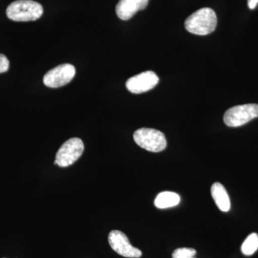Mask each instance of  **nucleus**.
<instances>
[{"label":"nucleus","instance_id":"f257e3e1","mask_svg":"<svg viewBox=\"0 0 258 258\" xmlns=\"http://www.w3.org/2000/svg\"><path fill=\"white\" fill-rule=\"evenodd\" d=\"M217 24V15L210 8L198 10L185 21V28L188 32L198 35H207L215 31Z\"/></svg>","mask_w":258,"mask_h":258},{"label":"nucleus","instance_id":"f03ea898","mask_svg":"<svg viewBox=\"0 0 258 258\" xmlns=\"http://www.w3.org/2000/svg\"><path fill=\"white\" fill-rule=\"evenodd\" d=\"M42 13V5L32 0H18L11 3L6 10L8 18L15 22L35 21Z\"/></svg>","mask_w":258,"mask_h":258},{"label":"nucleus","instance_id":"7ed1b4c3","mask_svg":"<svg viewBox=\"0 0 258 258\" xmlns=\"http://www.w3.org/2000/svg\"><path fill=\"white\" fill-rule=\"evenodd\" d=\"M134 139L137 145L149 152H162L167 146L164 134L156 129L139 128L134 132Z\"/></svg>","mask_w":258,"mask_h":258},{"label":"nucleus","instance_id":"20e7f679","mask_svg":"<svg viewBox=\"0 0 258 258\" xmlns=\"http://www.w3.org/2000/svg\"><path fill=\"white\" fill-rule=\"evenodd\" d=\"M258 117V104L240 105L229 108L224 115V122L227 126L239 127Z\"/></svg>","mask_w":258,"mask_h":258},{"label":"nucleus","instance_id":"39448f33","mask_svg":"<svg viewBox=\"0 0 258 258\" xmlns=\"http://www.w3.org/2000/svg\"><path fill=\"white\" fill-rule=\"evenodd\" d=\"M84 144L79 138H71L61 146L56 154L54 164L67 167L74 164L82 155Z\"/></svg>","mask_w":258,"mask_h":258},{"label":"nucleus","instance_id":"423d86ee","mask_svg":"<svg viewBox=\"0 0 258 258\" xmlns=\"http://www.w3.org/2000/svg\"><path fill=\"white\" fill-rule=\"evenodd\" d=\"M76 75V69L73 64H60L50 70L44 76L43 83L49 88H60L71 82Z\"/></svg>","mask_w":258,"mask_h":258},{"label":"nucleus","instance_id":"0eeeda50","mask_svg":"<svg viewBox=\"0 0 258 258\" xmlns=\"http://www.w3.org/2000/svg\"><path fill=\"white\" fill-rule=\"evenodd\" d=\"M108 242L115 252L123 257L139 258L142 255V251L132 246L127 236L119 230H113L110 232Z\"/></svg>","mask_w":258,"mask_h":258},{"label":"nucleus","instance_id":"6e6552de","mask_svg":"<svg viewBox=\"0 0 258 258\" xmlns=\"http://www.w3.org/2000/svg\"><path fill=\"white\" fill-rule=\"evenodd\" d=\"M159 77L152 71H147L130 78L125 83L131 93H142L153 89L159 83Z\"/></svg>","mask_w":258,"mask_h":258},{"label":"nucleus","instance_id":"1a4fd4ad","mask_svg":"<svg viewBox=\"0 0 258 258\" xmlns=\"http://www.w3.org/2000/svg\"><path fill=\"white\" fill-rule=\"evenodd\" d=\"M149 1V0H119L115 7V13L120 20H128L133 18L137 12L145 9Z\"/></svg>","mask_w":258,"mask_h":258},{"label":"nucleus","instance_id":"9d476101","mask_svg":"<svg viewBox=\"0 0 258 258\" xmlns=\"http://www.w3.org/2000/svg\"><path fill=\"white\" fill-rule=\"evenodd\" d=\"M211 194L217 208L222 212H227L230 210V198L223 185L220 182L214 183L211 188Z\"/></svg>","mask_w":258,"mask_h":258},{"label":"nucleus","instance_id":"9b49d317","mask_svg":"<svg viewBox=\"0 0 258 258\" xmlns=\"http://www.w3.org/2000/svg\"><path fill=\"white\" fill-rule=\"evenodd\" d=\"M180 197L172 191H163L159 193L154 200V205L159 209L173 208L179 205Z\"/></svg>","mask_w":258,"mask_h":258},{"label":"nucleus","instance_id":"f8f14e48","mask_svg":"<svg viewBox=\"0 0 258 258\" xmlns=\"http://www.w3.org/2000/svg\"><path fill=\"white\" fill-rule=\"evenodd\" d=\"M258 249V235L252 233L248 235L241 246V251L244 255L249 256L253 254Z\"/></svg>","mask_w":258,"mask_h":258},{"label":"nucleus","instance_id":"ddd939ff","mask_svg":"<svg viewBox=\"0 0 258 258\" xmlns=\"http://www.w3.org/2000/svg\"><path fill=\"white\" fill-rule=\"evenodd\" d=\"M196 253L197 251L195 249L181 247L174 251L172 258H192L195 257Z\"/></svg>","mask_w":258,"mask_h":258},{"label":"nucleus","instance_id":"4468645a","mask_svg":"<svg viewBox=\"0 0 258 258\" xmlns=\"http://www.w3.org/2000/svg\"><path fill=\"white\" fill-rule=\"evenodd\" d=\"M10 61L3 54H0V74L7 72L9 70Z\"/></svg>","mask_w":258,"mask_h":258},{"label":"nucleus","instance_id":"2eb2a0df","mask_svg":"<svg viewBox=\"0 0 258 258\" xmlns=\"http://www.w3.org/2000/svg\"><path fill=\"white\" fill-rule=\"evenodd\" d=\"M258 4V0H247V5L249 9L254 10Z\"/></svg>","mask_w":258,"mask_h":258},{"label":"nucleus","instance_id":"dca6fc26","mask_svg":"<svg viewBox=\"0 0 258 258\" xmlns=\"http://www.w3.org/2000/svg\"><path fill=\"white\" fill-rule=\"evenodd\" d=\"M192 258H196V257H192Z\"/></svg>","mask_w":258,"mask_h":258}]
</instances>
